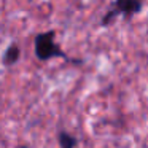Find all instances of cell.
Masks as SVG:
<instances>
[{"mask_svg": "<svg viewBox=\"0 0 148 148\" xmlns=\"http://www.w3.org/2000/svg\"><path fill=\"white\" fill-rule=\"evenodd\" d=\"M54 37H56L54 30H46V32H42V34H37L35 35V38H34V49H35V56L38 61L46 62L53 58H61L65 62H70L73 65L83 64V59L70 58L67 53L62 51V48L56 43Z\"/></svg>", "mask_w": 148, "mask_h": 148, "instance_id": "obj_1", "label": "cell"}, {"mask_svg": "<svg viewBox=\"0 0 148 148\" xmlns=\"http://www.w3.org/2000/svg\"><path fill=\"white\" fill-rule=\"evenodd\" d=\"M143 2L145 0H115L110 10L102 16L100 26H110L118 16L131 19L132 16L138 14L143 10Z\"/></svg>", "mask_w": 148, "mask_h": 148, "instance_id": "obj_2", "label": "cell"}, {"mask_svg": "<svg viewBox=\"0 0 148 148\" xmlns=\"http://www.w3.org/2000/svg\"><path fill=\"white\" fill-rule=\"evenodd\" d=\"M19 58H21V46L13 42V43L8 45L7 49H5L3 58H2V62H3L5 67H13L14 64H18Z\"/></svg>", "mask_w": 148, "mask_h": 148, "instance_id": "obj_3", "label": "cell"}, {"mask_svg": "<svg viewBox=\"0 0 148 148\" xmlns=\"http://www.w3.org/2000/svg\"><path fill=\"white\" fill-rule=\"evenodd\" d=\"M58 143H59V148H77L78 138L67 131H59L58 132Z\"/></svg>", "mask_w": 148, "mask_h": 148, "instance_id": "obj_4", "label": "cell"}, {"mask_svg": "<svg viewBox=\"0 0 148 148\" xmlns=\"http://www.w3.org/2000/svg\"><path fill=\"white\" fill-rule=\"evenodd\" d=\"M19 148H29V147H27V145H23V147H19Z\"/></svg>", "mask_w": 148, "mask_h": 148, "instance_id": "obj_5", "label": "cell"}]
</instances>
